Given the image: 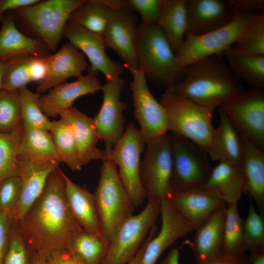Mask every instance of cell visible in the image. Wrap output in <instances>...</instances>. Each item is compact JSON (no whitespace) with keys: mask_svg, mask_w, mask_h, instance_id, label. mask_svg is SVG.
<instances>
[{"mask_svg":"<svg viewBox=\"0 0 264 264\" xmlns=\"http://www.w3.org/2000/svg\"><path fill=\"white\" fill-rule=\"evenodd\" d=\"M250 264H264V250L250 253Z\"/></svg>","mask_w":264,"mask_h":264,"instance_id":"cell-53","label":"cell"},{"mask_svg":"<svg viewBox=\"0 0 264 264\" xmlns=\"http://www.w3.org/2000/svg\"><path fill=\"white\" fill-rule=\"evenodd\" d=\"M6 62L0 61V90L1 88L2 82L3 80V74L5 68Z\"/></svg>","mask_w":264,"mask_h":264,"instance_id":"cell-55","label":"cell"},{"mask_svg":"<svg viewBox=\"0 0 264 264\" xmlns=\"http://www.w3.org/2000/svg\"><path fill=\"white\" fill-rule=\"evenodd\" d=\"M113 10L104 0H89L74 11L68 22L102 37L106 32Z\"/></svg>","mask_w":264,"mask_h":264,"instance_id":"cell-34","label":"cell"},{"mask_svg":"<svg viewBox=\"0 0 264 264\" xmlns=\"http://www.w3.org/2000/svg\"><path fill=\"white\" fill-rule=\"evenodd\" d=\"M59 116L71 128L79 160L82 166L92 160L104 161L107 158L106 151L97 147L101 138L93 119L73 107L61 112Z\"/></svg>","mask_w":264,"mask_h":264,"instance_id":"cell-23","label":"cell"},{"mask_svg":"<svg viewBox=\"0 0 264 264\" xmlns=\"http://www.w3.org/2000/svg\"><path fill=\"white\" fill-rule=\"evenodd\" d=\"M22 185L19 176L7 178L0 182V211L10 215L20 198Z\"/></svg>","mask_w":264,"mask_h":264,"instance_id":"cell-44","label":"cell"},{"mask_svg":"<svg viewBox=\"0 0 264 264\" xmlns=\"http://www.w3.org/2000/svg\"><path fill=\"white\" fill-rule=\"evenodd\" d=\"M244 90L220 108L243 141L264 150V91Z\"/></svg>","mask_w":264,"mask_h":264,"instance_id":"cell-12","label":"cell"},{"mask_svg":"<svg viewBox=\"0 0 264 264\" xmlns=\"http://www.w3.org/2000/svg\"><path fill=\"white\" fill-rule=\"evenodd\" d=\"M100 168V179L93 194L100 233L109 244L119 226L132 215L134 205L119 176L117 166L108 155Z\"/></svg>","mask_w":264,"mask_h":264,"instance_id":"cell-4","label":"cell"},{"mask_svg":"<svg viewBox=\"0 0 264 264\" xmlns=\"http://www.w3.org/2000/svg\"><path fill=\"white\" fill-rule=\"evenodd\" d=\"M136 52L140 69L152 82L166 88L182 79L175 52L156 24L138 25Z\"/></svg>","mask_w":264,"mask_h":264,"instance_id":"cell-3","label":"cell"},{"mask_svg":"<svg viewBox=\"0 0 264 264\" xmlns=\"http://www.w3.org/2000/svg\"><path fill=\"white\" fill-rule=\"evenodd\" d=\"M145 145L140 130L130 122L111 151L106 152L118 168L120 178L135 206L141 205L146 198L140 176Z\"/></svg>","mask_w":264,"mask_h":264,"instance_id":"cell-11","label":"cell"},{"mask_svg":"<svg viewBox=\"0 0 264 264\" xmlns=\"http://www.w3.org/2000/svg\"><path fill=\"white\" fill-rule=\"evenodd\" d=\"M46 57H21L7 61L1 89L17 91L31 82L43 80L47 73Z\"/></svg>","mask_w":264,"mask_h":264,"instance_id":"cell-29","label":"cell"},{"mask_svg":"<svg viewBox=\"0 0 264 264\" xmlns=\"http://www.w3.org/2000/svg\"><path fill=\"white\" fill-rule=\"evenodd\" d=\"M226 206L217 211L196 229L193 240L188 242L197 264H202L222 254Z\"/></svg>","mask_w":264,"mask_h":264,"instance_id":"cell-25","label":"cell"},{"mask_svg":"<svg viewBox=\"0 0 264 264\" xmlns=\"http://www.w3.org/2000/svg\"><path fill=\"white\" fill-rule=\"evenodd\" d=\"M160 213V204L151 200L138 214L132 215L111 238L101 264H126L135 255Z\"/></svg>","mask_w":264,"mask_h":264,"instance_id":"cell-10","label":"cell"},{"mask_svg":"<svg viewBox=\"0 0 264 264\" xmlns=\"http://www.w3.org/2000/svg\"><path fill=\"white\" fill-rule=\"evenodd\" d=\"M250 199L243 230L245 250L251 253L264 250V218L256 210L253 200Z\"/></svg>","mask_w":264,"mask_h":264,"instance_id":"cell-42","label":"cell"},{"mask_svg":"<svg viewBox=\"0 0 264 264\" xmlns=\"http://www.w3.org/2000/svg\"><path fill=\"white\" fill-rule=\"evenodd\" d=\"M156 24L176 53L182 44L187 33L186 0H163Z\"/></svg>","mask_w":264,"mask_h":264,"instance_id":"cell-31","label":"cell"},{"mask_svg":"<svg viewBox=\"0 0 264 264\" xmlns=\"http://www.w3.org/2000/svg\"><path fill=\"white\" fill-rule=\"evenodd\" d=\"M22 123L19 91L0 90V132H10Z\"/></svg>","mask_w":264,"mask_h":264,"instance_id":"cell-41","label":"cell"},{"mask_svg":"<svg viewBox=\"0 0 264 264\" xmlns=\"http://www.w3.org/2000/svg\"><path fill=\"white\" fill-rule=\"evenodd\" d=\"M22 124L13 131L0 132V182L9 177L18 176L20 143Z\"/></svg>","mask_w":264,"mask_h":264,"instance_id":"cell-38","label":"cell"},{"mask_svg":"<svg viewBox=\"0 0 264 264\" xmlns=\"http://www.w3.org/2000/svg\"><path fill=\"white\" fill-rule=\"evenodd\" d=\"M159 102L166 112L168 132L185 137L207 152L214 130L213 111L166 89L161 95Z\"/></svg>","mask_w":264,"mask_h":264,"instance_id":"cell-5","label":"cell"},{"mask_svg":"<svg viewBox=\"0 0 264 264\" xmlns=\"http://www.w3.org/2000/svg\"><path fill=\"white\" fill-rule=\"evenodd\" d=\"M178 213L195 230L218 210L227 205L215 193L198 188L173 192L168 198Z\"/></svg>","mask_w":264,"mask_h":264,"instance_id":"cell-22","label":"cell"},{"mask_svg":"<svg viewBox=\"0 0 264 264\" xmlns=\"http://www.w3.org/2000/svg\"><path fill=\"white\" fill-rule=\"evenodd\" d=\"M56 153L61 162L73 171H80L73 133L70 125L62 118L52 121L49 130Z\"/></svg>","mask_w":264,"mask_h":264,"instance_id":"cell-36","label":"cell"},{"mask_svg":"<svg viewBox=\"0 0 264 264\" xmlns=\"http://www.w3.org/2000/svg\"><path fill=\"white\" fill-rule=\"evenodd\" d=\"M86 0H46L16 10L18 17L49 50H55L72 13Z\"/></svg>","mask_w":264,"mask_h":264,"instance_id":"cell-6","label":"cell"},{"mask_svg":"<svg viewBox=\"0 0 264 264\" xmlns=\"http://www.w3.org/2000/svg\"><path fill=\"white\" fill-rule=\"evenodd\" d=\"M34 256L25 243L16 223H12L9 244L3 264H31Z\"/></svg>","mask_w":264,"mask_h":264,"instance_id":"cell-43","label":"cell"},{"mask_svg":"<svg viewBox=\"0 0 264 264\" xmlns=\"http://www.w3.org/2000/svg\"><path fill=\"white\" fill-rule=\"evenodd\" d=\"M141 162L140 176L146 198L160 204L173 193L172 148L168 133L146 144Z\"/></svg>","mask_w":264,"mask_h":264,"instance_id":"cell-9","label":"cell"},{"mask_svg":"<svg viewBox=\"0 0 264 264\" xmlns=\"http://www.w3.org/2000/svg\"><path fill=\"white\" fill-rule=\"evenodd\" d=\"M125 86L121 77L107 80L102 85L103 99L101 107L93 119L101 140L105 143L107 152L111 151L115 144L123 136L125 118L123 111L127 104L121 101V94Z\"/></svg>","mask_w":264,"mask_h":264,"instance_id":"cell-14","label":"cell"},{"mask_svg":"<svg viewBox=\"0 0 264 264\" xmlns=\"http://www.w3.org/2000/svg\"><path fill=\"white\" fill-rule=\"evenodd\" d=\"M64 176L66 201L75 220L84 230L102 237L93 194L73 182L65 174Z\"/></svg>","mask_w":264,"mask_h":264,"instance_id":"cell-28","label":"cell"},{"mask_svg":"<svg viewBox=\"0 0 264 264\" xmlns=\"http://www.w3.org/2000/svg\"><path fill=\"white\" fill-rule=\"evenodd\" d=\"M0 29V61L25 56L46 57L48 49L39 39L22 33L17 28L14 17L2 19Z\"/></svg>","mask_w":264,"mask_h":264,"instance_id":"cell-24","label":"cell"},{"mask_svg":"<svg viewBox=\"0 0 264 264\" xmlns=\"http://www.w3.org/2000/svg\"><path fill=\"white\" fill-rule=\"evenodd\" d=\"M11 224L10 215L0 211V264H3L8 251Z\"/></svg>","mask_w":264,"mask_h":264,"instance_id":"cell-46","label":"cell"},{"mask_svg":"<svg viewBox=\"0 0 264 264\" xmlns=\"http://www.w3.org/2000/svg\"><path fill=\"white\" fill-rule=\"evenodd\" d=\"M130 83L134 116L140 126L145 144L167 133V124L164 108L151 93L147 78L140 69L131 71Z\"/></svg>","mask_w":264,"mask_h":264,"instance_id":"cell-13","label":"cell"},{"mask_svg":"<svg viewBox=\"0 0 264 264\" xmlns=\"http://www.w3.org/2000/svg\"><path fill=\"white\" fill-rule=\"evenodd\" d=\"M156 233V231L154 229H151L150 231L134 257L126 264H141L145 248L148 242L155 235Z\"/></svg>","mask_w":264,"mask_h":264,"instance_id":"cell-51","label":"cell"},{"mask_svg":"<svg viewBox=\"0 0 264 264\" xmlns=\"http://www.w3.org/2000/svg\"><path fill=\"white\" fill-rule=\"evenodd\" d=\"M233 8L238 11L254 13L256 10L264 11V0H228Z\"/></svg>","mask_w":264,"mask_h":264,"instance_id":"cell-47","label":"cell"},{"mask_svg":"<svg viewBox=\"0 0 264 264\" xmlns=\"http://www.w3.org/2000/svg\"><path fill=\"white\" fill-rule=\"evenodd\" d=\"M234 74L255 88H264V56L243 53L233 45L223 53Z\"/></svg>","mask_w":264,"mask_h":264,"instance_id":"cell-32","label":"cell"},{"mask_svg":"<svg viewBox=\"0 0 264 264\" xmlns=\"http://www.w3.org/2000/svg\"><path fill=\"white\" fill-rule=\"evenodd\" d=\"M129 2L132 10L139 13L142 23H157L162 8L163 0H129Z\"/></svg>","mask_w":264,"mask_h":264,"instance_id":"cell-45","label":"cell"},{"mask_svg":"<svg viewBox=\"0 0 264 264\" xmlns=\"http://www.w3.org/2000/svg\"><path fill=\"white\" fill-rule=\"evenodd\" d=\"M46 260L48 264H85L67 249L56 251Z\"/></svg>","mask_w":264,"mask_h":264,"instance_id":"cell-48","label":"cell"},{"mask_svg":"<svg viewBox=\"0 0 264 264\" xmlns=\"http://www.w3.org/2000/svg\"><path fill=\"white\" fill-rule=\"evenodd\" d=\"M187 34L199 35L230 22L236 10L228 0H186Z\"/></svg>","mask_w":264,"mask_h":264,"instance_id":"cell-19","label":"cell"},{"mask_svg":"<svg viewBox=\"0 0 264 264\" xmlns=\"http://www.w3.org/2000/svg\"><path fill=\"white\" fill-rule=\"evenodd\" d=\"M19 91L22 123L30 128L50 130L52 121L43 112L40 105L41 94L27 87Z\"/></svg>","mask_w":264,"mask_h":264,"instance_id":"cell-40","label":"cell"},{"mask_svg":"<svg viewBox=\"0 0 264 264\" xmlns=\"http://www.w3.org/2000/svg\"><path fill=\"white\" fill-rule=\"evenodd\" d=\"M64 173L56 168L36 201L16 224L27 246L46 259L67 249L71 238L82 230L68 205Z\"/></svg>","mask_w":264,"mask_h":264,"instance_id":"cell-1","label":"cell"},{"mask_svg":"<svg viewBox=\"0 0 264 264\" xmlns=\"http://www.w3.org/2000/svg\"><path fill=\"white\" fill-rule=\"evenodd\" d=\"M63 36L88 57L90 64L88 69L89 74L95 75L100 71L104 75L107 80L120 77L125 67L123 65L108 56L101 36L68 22Z\"/></svg>","mask_w":264,"mask_h":264,"instance_id":"cell-16","label":"cell"},{"mask_svg":"<svg viewBox=\"0 0 264 264\" xmlns=\"http://www.w3.org/2000/svg\"><path fill=\"white\" fill-rule=\"evenodd\" d=\"M40 0H0V21L4 14L10 10H17L39 2Z\"/></svg>","mask_w":264,"mask_h":264,"instance_id":"cell-49","label":"cell"},{"mask_svg":"<svg viewBox=\"0 0 264 264\" xmlns=\"http://www.w3.org/2000/svg\"><path fill=\"white\" fill-rule=\"evenodd\" d=\"M161 226L159 232L148 242L141 264H156L162 253L178 239L194 230L168 199L160 204Z\"/></svg>","mask_w":264,"mask_h":264,"instance_id":"cell-18","label":"cell"},{"mask_svg":"<svg viewBox=\"0 0 264 264\" xmlns=\"http://www.w3.org/2000/svg\"><path fill=\"white\" fill-rule=\"evenodd\" d=\"M179 252L177 248H172L160 264H179Z\"/></svg>","mask_w":264,"mask_h":264,"instance_id":"cell-52","label":"cell"},{"mask_svg":"<svg viewBox=\"0 0 264 264\" xmlns=\"http://www.w3.org/2000/svg\"><path fill=\"white\" fill-rule=\"evenodd\" d=\"M19 157L61 162L49 131L32 128L23 124Z\"/></svg>","mask_w":264,"mask_h":264,"instance_id":"cell-33","label":"cell"},{"mask_svg":"<svg viewBox=\"0 0 264 264\" xmlns=\"http://www.w3.org/2000/svg\"><path fill=\"white\" fill-rule=\"evenodd\" d=\"M172 154L171 185L173 193L200 187L209 178L213 167L206 151L177 134H169Z\"/></svg>","mask_w":264,"mask_h":264,"instance_id":"cell-7","label":"cell"},{"mask_svg":"<svg viewBox=\"0 0 264 264\" xmlns=\"http://www.w3.org/2000/svg\"><path fill=\"white\" fill-rule=\"evenodd\" d=\"M59 164L55 161L19 157L18 176L22 190L19 201L11 214L12 223L19 221L40 196L49 176Z\"/></svg>","mask_w":264,"mask_h":264,"instance_id":"cell-17","label":"cell"},{"mask_svg":"<svg viewBox=\"0 0 264 264\" xmlns=\"http://www.w3.org/2000/svg\"><path fill=\"white\" fill-rule=\"evenodd\" d=\"M222 54L201 59L182 68V79L166 90L212 111L244 90Z\"/></svg>","mask_w":264,"mask_h":264,"instance_id":"cell-2","label":"cell"},{"mask_svg":"<svg viewBox=\"0 0 264 264\" xmlns=\"http://www.w3.org/2000/svg\"><path fill=\"white\" fill-rule=\"evenodd\" d=\"M102 85L95 75L88 74L72 82L59 84L39 98V105L47 117L55 118L71 108L73 102L82 96L102 90Z\"/></svg>","mask_w":264,"mask_h":264,"instance_id":"cell-21","label":"cell"},{"mask_svg":"<svg viewBox=\"0 0 264 264\" xmlns=\"http://www.w3.org/2000/svg\"><path fill=\"white\" fill-rule=\"evenodd\" d=\"M200 188L215 193L227 204H238L244 191L242 167L229 162H219L212 168L209 178Z\"/></svg>","mask_w":264,"mask_h":264,"instance_id":"cell-27","label":"cell"},{"mask_svg":"<svg viewBox=\"0 0 264 264\" xmlns=\"http://www.w3.org/2000/svg\"><path fill=\"white\" fill-rule=\"evenodd\" d=\"M138 26L132 10H114L102 36L105 46L114 51L130 71L140 69L136 52Z\"/></svg>","mask_w":264,"mask_h":264,"instance_id":"cell-15","label":"cell"},{"mask_svg":"<svg viewBox=\"0 0 264 264\" xmlns=\"http://www.w3.org/2000/svg\"><path fill=\"white\" fill-rule=\"evenodd\" d=\"M31 264H48L46 260L40 255L34 253Z\"/></svg>","mask_w":264,"mask_h":264,"instance_id":"cell-54","label":"cell"},{"mask_svg":"<svg viewBox=\"0 0 264 264\" xmlns=\"http://www.w3.org/2000/svg\"><path fill=\"white\" fill-rule=\"evenodd\" d=\"M108 247L109 244L101 236L82 229L71 238L67 250L85 264H101Z\"/></svg>","mask_w":264,"mask_h":264,"instance_id":"cell-35","label":"cell"},{"mask_svg":"<svg viewBox=\"0 0 264 264\" xmlns=\"http://www.w3.org/2000/svg\"><path fill=\"white\" fill-rule=\"evenodd\" d=\"M202 264H250V262L245 255L222 254Z\"/></svg>","mask_w":264,"mask_h":264,"instance_id":"cell-50","label":"cell"},{"mask_svg":"<svg viewBox=\"0 0 264 264\" xmlns=\"http://www.w3.org/2000/svg\"><path fill=\"white\" fill-rule=\"evenodd\" d=\"M243 155L241 165L244 191L255 201L259 213H264V150L243 141Z\"/></svg>","mask_w":264,"mask_h":264,"instance_id":"cell-30","label":"cell"},{"mask_svg":"<svg viewBox=\"0 0 264 264\" xmlns=\"http://www.w3.org/2000/svg\"><path fill=\"white\" fill-rule=\"evenodd\" d=\"M45 59L47 73L36 87V92L41 94L69 78L81 77L88 66L85 55L70 43L64 44L56 53Z\"/></svg>","mask_w":264,"mask_h":264,"instance_id":"cell-20","label":"cell"},{"mask_svg":"<svg viewBox=\"0 0 264 264\" xmlns=\"http://www.w3.org/2000/svg\"><path fill=\"white\" fill-rule=\"evenodd\" d=\"M237 203L227 204L224 226L222 254L243 256L245 247L243 221Z\"/></svg>","mask_w":264,"mask_h":264,"instance_id":"cell-37","label":"cell"},{"mask_svg":"<svg viewBox=\"0 0 264 264\" xmlns=\"http://www.w3.org/2000/svg\"><path fill=\"white\" fill-rule=\"evenodd\" d=\"M219 110L220 123L214 128L207 154L213 161H227L241 166L243 141L223 110L220 107Z\"/></svg>","mask_w":264,"mask_h":264,"instance_id":"cell-26","label":"cell"},{"mask_svg":"<svg viewBox=\"0 0 264 264\" xmlns=\"http://www.w3.org/2000/svg\"><path fill=\"white\" fill-rule=\"evenodd\" d=\"M254 13L236 10L232 21L218 29L199 35L186 34L182 44L175 53L179 66L182 69L203 58L223 54L235 44Z\"/></svg>","mask_w":264,"mask_h":264,"instance_id":"cell-8","label":"cell"},{"mask_svg":"<svg viewBox=\"0 0 264 264\" xmlns=\"http://www.w3.org/2000/svg\"><path fill=\"white\" fill-rule=\"evenodd\" d=\"M234 45L243 53L264 56V11L252 15Z\"/></svg>","mask_w":264,"mask_h":264,"instance_id":"cell-39","label":"cell"}]
</instances>
